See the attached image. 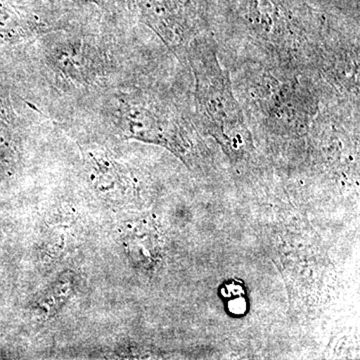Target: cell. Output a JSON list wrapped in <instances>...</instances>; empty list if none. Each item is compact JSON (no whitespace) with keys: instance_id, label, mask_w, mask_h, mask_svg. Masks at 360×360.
<instances>
[{"instance_id":"1","label":"cell","mask_w":360,"mask_h":360,"mask_svg":"<svg viewBox=\"0 0 360 360\" xmlns=\"http://www.w3.org/2000/svg\"><path fill=\"white\" fill-rule=\"evenodd\" d=\"M191 61L196 82L198 116L210 131L227 142L243 143L245 111L236 99L229 71L220 65L217 46L207 37L194 39Z\"/></svg>"},{"instance_id":"2","label":"cell","mask_w":360,"mask_h":360,"mask_svg":"<svg viewBox=\"0 0 360 360\" xmlns=\"http://www.w3.org/2000/svg\"><path fill=\"white\" fill-rule=\"evenodd\" d=\"M165 111L148 103H130L122 106L120 122L123 131L130 136L165 141L177 131L174 120Z\"/></svg>"},{"instance_id":"3","label":"cell","mask_w":360,"mask_h":360,"mask_svg":"<svg viewBox=\"0 0 360 360\" xmlns=\"http://www.w3.org/2000/svg\"><path fill=\"white\" fill-rule=\"evenodd\" d=\"M146 23L165 44L172 49H181L188 40V27L175 11L170 0H137Z\"/></svg>"},{"instance_id":"4","label":"cell","mask_w":360,"mask_h":360,"mask_svg":"<svg viewBox=\"0 0 360 360\" xmlns=\"http://www.w3.org/2000/svg\"><path fill=\"white\" fill-rule=\"evenodd\" d=\"M123 243L130 257L137 264L148 266L155 262L160 252L155 227L148 221L129 225L125 229Z\"/></svg>"},{"instance_id":"5","label":"cell","mask_w":360,"mask_h":360,"mask_svg":"<svg viewBox=\"0 0 360 360\" xmlns=\"http://www.w3.org/2000/svg\"><path fill=\"white\" fill-rule=\"evenodd\" d=\"M73 1H78V2H90V1H96V0H73Z\"/></svg>"}]
</instances>
